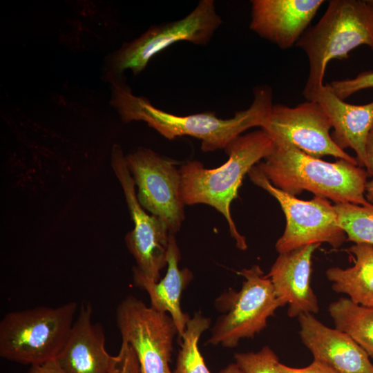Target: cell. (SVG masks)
<instances>
[{
	"instance_id": "3957f363",
	"label": "cell",
	"mask_w": 373,
	"mask_h": 373,
	"mask_svg": "<svg viewBox=\"0 0 373 373\" xmlns=\"http://www.w3.org/2000/svg\"><path fill=\"white\" fill-rule=\"evenodd\" d=\"M273 147L272 137L260 128L232 140L224 149L227 161L218 168L206 169L200 162L192 160L179 169L184 205L204 204L216 209L226 219L231 236L241 250L247 249V245L233 220L231 204L238 197L244 176L265 159Z\"/></svg>"
},
{
	"instance_id": "8992f818",
	"label": "cell",
	"mask_w": 373,
	"mask_h": 373,
	"mask_svg": "<svg viewBox=\"0 0 373 373\" xmlns=\"http://www.w3.org/2000/svg\"><path fill=\"white\" fill-rule=\"evenodd\" d=\"M238 274L245 278L240 290H229L217 300L218 309L225 314L216 320L209 344L236 347L241 339L260 332L276 310L286 305L278 298L270 279L259 265L242 269Z\"/></svg>"
},
{
	"instance_id": "603a6c76",
	"label": "cell",
	"mask_w": 373,
	"mask_h": 373,
	"mask_svg": "<svg viewBox=\"0 0 373 373\" xmlns=\"http://www.w3.org/2000/svg\"><path fill=\"white\" fill-rule=\"evenodd\" d=\"M234 357L235 363L245 373H283L277 355L268 346L258 352L236 353Z\"/></svg>"
},
{
	"instance_id": "83f0119b",
	"label": "cell",
	"mask_w": 373,
	"mask_h": 373,
	"mask_svg": "<svg viewBox=\"0 0 373 373\" xmlns=\"http://www.w3.org/2000/svg\"><path fill=\"white\" fill-rule=\"evenodd\" d=\"M27 373H64L55 359L30 366Z\"/></svg>"
},
{
	"instance_id": "2e32d148",
	"label": "cell",
	"mask_w": 373,
	"mask_h": 373,
	"mask_svg": "<svg viewBox=\"0 0 373 373\" xmlns=\"http://www.w3.org/2000/svg\"><path fill=\"white\" fill-rule=\"evenodd\" d=\"M320 245L310 244L279 254L267 275L278 298L288 304L289 317L316 314L319 310L310 276L312 257Z\"/></svg>"
},
{
	"instance_id": "ba28073f",
	"label": "cell",
	"mask_w": 373,
	"mask_h": 373,
	"mask_svg": "<svg viewBox=\"0 0 373 373\" xmlns=\"http://www.w3.org/2000/svg\"><path fill=\"white\" fill-rule=\"evenodd\" d=\"M247 174L255 185L278 202L284 213L285 229L275 245L279 254L314 243L326 242L336 249L347 240L338 225L334 204L328 199L315 195L310 200L298 199L274 186L257 164Z\"/></svg>"
},
{
	"instance_id": "52a82bcc",
	"label": "cell",
	"mask_w": 373,
	"mask_h": 373,
	"mask_svg": "<svg viewBox=\"0 0 373 373\" xmlns=\"http://www.w3.org/2000/svg\"><path fill=\"white\" fill-rule=\"evenodd\" d=\"M214 1L200 0L184 18L151 26L139 37L124 43L108 61V75L113 78L126 70L141 73L157 53L179 41L206 45L222 24Z\"/></svg>"
},
{
	"instance_id": "7c38bea8",
	"label": "cell",
	"mask_w": 373,
	"mask_h": 373,
	"mask_svg": "<svg viewBox=\"0 0 373 373\" xmlns=\"http://www.w3.org/2000/svg\"><path fill=\"white\" fill-rule=\"evenodd\" d=\"M332 128L329 117L321 105L315 101L307 100L294 107L274 104L260 128L314 157L320 159L331 155L358 165L355 157L333 141L329 133Z\"/></svg>"
},
{
	"instance_id": "8fae6325",
	"label": "cell",
	"mask_w": 373,
	"mask_h": 373,
	"mask_svg": "<svg viewBox=\"0 0 373 373\" xmlns=\"http://www.w3.org/2000/svg\"><path fill=\"white\" fill-rule=\"evenodd\" d=\"M126 160L138 189L140 204L166 224L169 234L175 235L184 220V204L181 175L175 162L146 148L127 155Z\"/></svg>"
},
{
	"instance_id": "ac0fdd59",
	"label": "cell",
	"mask_w": 373,
	"mask_h": 373,
	"mask_svg": "<svg viewBox=\"0 0 373 373\" xmlns=\"http://www.w3.org/2000/svg\"><path fill=\"white\" fill-rule=\"evenodd\" d=\"M180 260V251L175 235L169 234L167 269L164 277L157 282H153L139 274H133V279L137 286L149 294L151 307L171 316L181 338L190 319L189 316L182 310L181 296L191 281L193 274L187 268H179Z\"/></svg>"
},
{
	"instance_id": "5b68a950",
	"label": "cell",
	"mask_w": 373,
	"mask_h": 373,
	"mask_svg": "<svg viewBox=\"0 0 373 373\" xmlns=\"http://www.w3.org/2000/svg\"><path fill=\"white\" fill-rule=\"evenodd\" d=\"M77 309V303L68 302L7 313L0 322L1 357L30 366L55 359L68 339Z\"/></svg>"
},
{
	"instance_id": "7402d4cb",
	"label": "cell",
	"mask_w": 373,
	"mask_h": 373,
	"mask_svg": "<svg viewBox=\"0 0 373 373\" xmlns=\"http://www.w3.org/2000/svg\"><path fill=\"white\" fill-rule=\"evenodd\" d=\"M338 225L347 240L373 245V204L358 205L352 203L335 204Z\"/></svg>"
},
{
	"instance_id": "d6986e66",
	"label": "cell",
	"mask_w": 373,
	"mask_h": 373,
	"mask_svg": "<svg viewBox=\"0 0 373 373\" xmlns=\"http://www.w3.org/2000/svg\"><path fill=\"white\" fill-rule=\"evenodd\" d=\"M355 257L354 266L329 268L327 279L336 293L346 294L354 303L373 307V245L357 243L346 250Z\"/></svg>"
},
{
	"instance_id": "30bf717a",
	"label": "cell",
	"mask_w": 373,
	"mask_h": 373,
	"mask_svg": "<svg viewBox=\"0 0 373 373\" xmlns=\"http://www.w3.org/2000/svg\"><path fill=\"white\" fill-rule=\"evenodd\" d=\"M111 165L122 188L134 224L133 230L125 236L126 247L136 262L133 274L157 282L161 271L167 266L168 227L161 219L147 213L140 204L126 156L117 144L113 146Z\"/></svg>"
},
{
	"instance_id": "cb8c5ba5",
	"label": "cell",
	"mask_w": 373,
	"mask_h": 373,
	"mask_svg": "<svg viewBox=\"0 0 373 373\" xmlns=\"http://www.w3.org/2000/svg\"><path fill=\"white\" fill-rule=\"evenodd\" d=\"M335 95L344 100L356 92L373 88V71H365L352 79L335 80L330 84Z\"/></svg>"
},
{
	"instance_id": "9a60e30c",
	"label": "cell",
	"mask_w": 373,
	"mask_h": 373,
	"mask_svg": "<svg viewBox=\"0 0 373 373\" xmlns=\"http://www.w3.org/2000/svg\"><path fill=\"white\" fill-rule=\"evenodd\" d=\"M303 343L320 361L338 373H373L367 352L349 335L325 326L312 314L298 316Z\"/></svg>"
},
{
	"instance_id": "d4e9b609",
	"label": "cell",
	"mask_w": 373,
	"mask_h": 373,
	"mask_svg": "<svg viewBox=\"0 0 373 373\" xmlns=\"http://www.w3.org/2000/svg\"><path fill=\"white\" fill-rule=\"evenodd\" d=\"M108 373H141L137 355L129 343L122 341L118 354L112 356Z\"/></svg>"
},
{
	"instance_id": "7a4b0ae2",
	"label": "cell",
	"mask_w": 373,
	"mask_h": 373,
	"mask_svg": "<svg viewBox=\"0 0 373 373\" xmlns=\"http://www.w3.org/2000/svg\"><path fill=\"white\" fill-rule=\"evenodd\" d=\"M271 137L273 149L257 165L274 186L294 196L307 191L335 204H370L365 195L369 176L365 169L345 160L329 162L314 157L279 137Z\"/></svg>"
},
{
	"instance_id": "4fadbf2b",
	"label": "cell",
	"mask_w": 373,
	"mask_h": 373,
	"mask_svg": "<svg viewBox=\"0 0 373 373\" xmlns=\"http://www.w3.org/2000/svg\"><path fill=\"white\" fill-rule=\"evenodd\" d=\"M323 0H252L250 29L281 49L296 46Z\"/></svg>"
},
{
	"instance_id": "ffe728a7",
	"label": "cell",
	"mask_w": 373,
	"mask_h": 373,
	"mask_svg": "<svg viewBox=\"0 0 373 373\" xmlns=\"http://www.w3.org/2000/svg\"><path fill=\"white\" fill-rule=\"evenodd\" d=\"M328 310L336 329L349 335L373 357V307L341 298L331 303Z\"/></svg>"
},
{
	"instance_id": "44dd1931",
	"label": "cell",
	"mask_w": 373,
	"mask_h": 373,
	"mask_svg": "<svg viewBox=\"0 0 373 373\" xmlns=\"http://www.w3.org/2000/svg\"><path fill=\"white\" fill-rule=\"evenodd\" d=\"M210 323V319L200 312L190 318L180 338L181 347L173 373H210L198 347L199 339Z\"/></svg>"
},
{
	"instance_id": "9c48e42d",
	"label": "cell",
	"mask_w": 373,
	"mask_h": 373,
	"mask_svg": "<svg viewBox=\"0 0 373 373\" xmlns=\"http://www.w3.org/2000/svg\"><path fill=\"white\" fill-rule=\"evenodd\" d=\"M116 321L122 341L135 350L141 373H173L169 363L178 331L169 314L129 295L119 303Z\"/></svg>"
},
{
	"instance_id": "f1b7e54d",
	"label": "cell",
	"mask_w": 373,
	"mask_h": 373,
	"mask_svg": "<svg viewBox=\"0 0 373 373\" xmlns=\"http://www.w3.org/2000/svg\"><path fill=\"white\" fill-rule=\"evenodd\" d=\"M219 373H245V372L236 363H232L222 369Z\"/></svg>"
},
{
	"instance_id": "4316f807",
	"label": "cell",
	"mask_w": 373,
	"mask_h": 373,
	"mask_svg": "<svg viewBox=\"0 0 373 373\" xmlns=\"http://www.w3.org/2000/svg\"><path fill=\"white\" fill-rule=\"evenodd\" d=\"M366 153L369 162L372 179L366 182L365 195L367 200L373 204V127L371 129L366 143Z\"/></svg>"
},
{
	"instance_id": "e0dca14e",
	"label": "cell",
	"mask_w": 373,
	"mask_h": 373,
	"mask_svg": "<svg viewBox=\"0 0 373 373\" xmlns=\"http://www.w3.org/2000/svg\"><path fill=\"white\" fill-rule=\"evenodd\" d=\"M93 308L82 304L68 339L55 358L64 373H108L112 356L103 327L92 321Z\"/></svg>"
},
{
	"instance_id": "484cf974",
	"label": "cell",
	"mask_w": 373,
	"mask_h": 373,
	"mask_svg": "<svg viewBox=\"0 0 373 373\" xmlns=\"http://www.w3.org/2000/svg\"><path fill=\"white\" fill-rule=\"evenodd\" d=\"M278 367L283 373H338L328 365L317 360L305 367H292L279 363Z\"/></svg>"
},
{
	"instance_id": "6da1fadb",
	"label": "cell",
	"mask_w": 373,
	"mask_h": 373,
	"mask_svg": "<svg viewBox=\"0 0 373 373\" xmlns=\"http://www.w3.org/2000/svg\"><path fill=\"white\" fill-rule=\"evenodd\" d=\"M111 104L125 122L143 121L165 138L172 140L184 135L199 139L203 152L224 149L235 138L253 127H262L273 107L269 86H257L250 106L237 111L229 119L214 112L180 116L160 110L146 98L134 95L119 80L112 82Z\"/></svg>"
},
{
	"instance_id": "5bb4252c",
	"label": "cell",
	"mask_w": 373,
	"mask_h": 373,
	"mask_svg": "<svg viewBox=\"0 0 373 373\" xmlns=\"http://www.w3.org/2000/svg\"><path fill=\"white\" fill-rule=\"evenodd\" d=\"M307 100L321 105L334 129L331 133L333 141L343 150H354L358 165L365 167L371 176L366 143L373 127V101L363 105L348 104L335 95L330 84L320 86Z\"/></svg>"
},
{
	"instance_id": "277c9868",
	"label": "cell",
	"mask_w": 373,
	"mask_h": 373,
	"mask_svg": "<svg viewBox=\"0 0 373 373\" xmlns=\"http://www.w3.org/2000/svg\"><path fill=\"white\" fill-rule=\"evenodd\" d=\"M362 45L373 50V0L329 1L320 20L296 44L309 62L305 98L324 84L329 61L347 59L351 50Z\"/></svg>"
}]
</instances>
